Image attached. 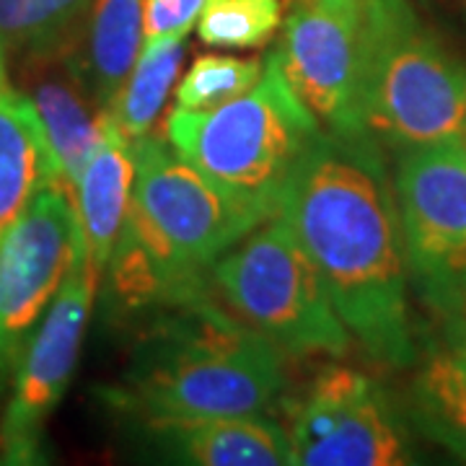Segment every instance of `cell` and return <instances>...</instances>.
I'll list each match as a JSON object with an SVG mask.
<instances>
[{"mask_svg":"<svg viewBox=\"0 0 466 466\" xmlns=\"http://www.w3.org/2000/svg\"><path fill=\"white\" fill-rule=\"evenodd\" d=\"M278 213L368 358L394 370L415 366L420 337L386 150L368 135L321 130L290 171Z\"/></svg>","mask_w":466,"mask_h":466,"instance_id":"6da1fadb","label":"cell"},{"mask_svg":"<svg viewBox=\"0 0 466 466\" xmlns=\"http://www.w3.org/2000/svg\"><path fill=\"white\" fill-rule=\"evenodd\" d=\"M122 379L99 397L133 422L265 415L285 394V355L218 296L171 309L133 332Z\"/></svg>","mask_w":466,"mask_h":466,"instance_id":"7a4b0ae2","label":"cell"},{"mask_svg":"<svg viewBox=\"0 0 466 466\" xmlns=\"http://www.w3.org/2000/svg\"><path fill=\"white\" fill-rule=\"evenodd\" d=\"M358 122L391 153L464 133L466 60L415 0H363Z\"/></svg>","mask_w":466,"mask_h":466,"instance_id":"3957f363","label":"cell"},{"mask_svg":"<svg viewBox=\"0 0 466 466\" xmlns=\"http://www.w3.org/2000/svg\"><path fill=\"white\" fill-rule=\"evenodd\" d=\"M321 135L285 78L275 50L247 94L216 109H168L164 137L171 148L265 218L280 208L283 187L306 148Z\"/></svg>","mask_w":466,"mask_h":466,"instance_id":"277c9868","label":"cell"},{"mask_svg":"<svg viewBox=\"0 0 466 466\" xmlns=\"http://www.w3.org/2000/svg\"><path fill=\"white\" fill-rule=\"evenodd\" d=\"M210 283L218 300L285 358H342L352 348L317 267L280 213L220 254Z\"/></svg>","mask_w":466,"mask_h":466,"instance_id":"5b68a950","label":"cell"},{"mask_svg":"<svg viewBox=\"0 0 466 466\" xmlns=\"http://www.w3.org/2000/svg\"><path fill=\"white\" fill-rule=\"evenodd\" d=\"M410 293L438 321L466 317V150L461 137L394 153Z\"/></svg>","mask_w":466,"mask_h":466,"instance_id":"8992f818","label":"cell"},{"mask_svg":"<svg viewBox=\"0 0 466 466\" xmlns=\"http://www.w3.org/2000/svg\"><path fill=\"white\" fill-rule=\"evenodd\" d=\"M300 466H401L415 461L410 420L373 376L321 366L299 394L280 397Z\"/></svg>","mask_w":466,"mask_h":466,"instance_id":"52a82bcc","label":"cell"},{"mask_svg":"<svg viewBox=\"0 0 466 466\" xmlns=\"http://www.w3.org/2000/svg\"><path fill=\"white\" fill-rule=\"evenodd\" d=\"M81 257L84 236L66 184L45 187L0 236V386H11L34 329Z\"/></svg>","mask_w":466,"mask_h":466,"instance_id":"ba28073f","label":"cell"},{"mask_svg":"<svg viewBox=\"0 0 466 466\" xmlns=\"http://www.w3.org/2000/svg\"><path fill=\"white\" fill-rule=\"evenodd\" d=\"M133 158L130 208L189 265L210 269L220 254L267 220L184 161L167 137L135 140Z\"/></svg>","mask_w":466,"mask_h":466,"instance_id":"9c48e42d","label":"cell"},{"mask_svg":"<svg viewBox=\"0 0 466 466\" xmlns=\"http://www.w3.org/2000/svg\"><path fill=\"white\" fill-rule=\"evenodd\" d=\"M96 290L99 283L88 272L84 254L34 329L14 370L11 400L0 417V453L8 464L42 461L45 431L78 366Z\"/></svg>","mask_w":466,"mask_h":466,"instance_id":"30bf717a","label":"cell"},{"mask_svg":"<svg viewBox=\"0 0 466 466\" xmlns=\"http://www.w3.org/2000/svg\"><path fill=\"white\" fill-rule=\"evenodd\" d=\"M272 50L321 130L363 135L358 122L363 0H285L280 42Z\"/></svg>","mask_w":466,"mask_h":466,"instance_id":"8fae6325","label":"cell"},{"mask_svg":"<svg viewBox=\"0 0 466 466\" xmlns=\"http://www.w3.org/2000/svg\"><path fill=\"white\" fill-rule=\"evenodd\" d=\"M96 293L104 319L125 332H135L171 309L216 296L210 269L189 265L133 208L116 236Z\"/></svg>","mask_w":466,"mask_h":466,"instance_id":"7c38bea8","label":"cell"},{"mask_svg":"<svg viewBox=\"0 0 466 466\" xmlns=\"http://www.w3.org/2000/svg\"><path fill=\"white\" fill-rule=\"evenodd\" d=\"M18 60V91L32 101L60 167V177L67 189H73L101 143L106 109L88 88L84 67L76 55V42L60 50L24 55Z\"/></svg>","mask_w":466,"mask_h":466,"instance_id":"4fadbf2b","label":"cell"},{"mask_svg":"<svg viewBox=\"0 0 466 466\" xmlns=\"http://www.w3.org/2000/svg\"><path fill=\"white\" fill-rule=\"evenodd\" d=\"M164 461L187 466H288L293 446L285 425L265 415L168 417L135 422Z\"/></svg>","mask_w":466,"mask_h":466,"instance_id":"5bb4252c","label":"cell"},{"mask_svg":"<svg viewBox=\"0 0 466 466\" xmlns=\"http://www.w3.org/2000/svg\"><path fill=\"white\" fill-rule=\"evenodd\" d=\"M106 109V106H104ZM135 158L133 143L122 135L106 112L101 143L76 179L70 195L76 218L84 236V254L88 272L99 283L109 254L133 202Z\"/></svg>","mask_w":466,"mask_h":466,"instance_id":"9a60e30c","label":"cell"},{"mask_svg":"<svg viewBox=\"0 0 466 466\" xmlns=\"http://www.w3.org/2000/svg\"><path fill=\"white\" fill-rule=\"evenodd\" d=\"M404 415L417 433L466 461V345L446 337L420 345Z\"/></svg>","mask_w":466,"mask_h":466,"instance_id":"2e32d148","label":"cell"},{"mask_svg":"<svg viewBox=\"0 0 466 466\" xmlns=\"http://www.w3.org/2000/svg\"><path fill=\"white\" fill-rule=\"evenodd\" d=\"M50 184H66L32 101L14 86L0 88V236Z\"/></svg>","mask_w":466,"mask_h":466,"instance_id":"e0dca14e","label":"cell"},{"mask_svg":"<svg viewBox=\"0 0 466 466\" xmlns=\"http://www.w3.org/2000/svg\"><path fill=\"white\" fill-rule=\"evenodd\" d=\"M143 47V0H94L76 39L88 88L101 106L115 99Z\"/></svg>","mask_w":466,"mask_h":466,"instance_id":"ac0fdd59","label":"cell"},{"mask_svg":"<svg viewBox=\"0 0 466 466\" xmlns=\"http://www.w3.org/2000/svg\"><path fill=\"white\" fill-rule=\"evenodd\" d=\"M184 52V39H158L143 45L122 88L106 104L109 116L130 143L153 133V125L182 70Z\"/></svg>","mask_w":466,"mask_h":466,"instance_id":"d6986e66","label":"cell"},{"mask_svg":"<svg viewBox=\"0 0 466 466\" xmlns=\"http://www.w3.org/2000/svg\"><path fill=\"white\" fill-rule=\"evenodd\" d=\"M94 0H0V42L5 55H36L78 39Z\"/></svg>","mask_w":466,"mask_h":466,"instance_id":"ffe728a7","label":"cell"},{"mask_svg":"<svg viewBox=\"0 0 466 466\" xmlns=\"http://www.w3.org/2000/svg\"><path fill=\"white\" fill-rule=\"evenodd\" d=\"M283 14V0H208L198 34L205 47L259 50L280 32Z\"/></svg>","mask_w":466,"mask_h":466,"instance_id":"44dd1931","label":"cell"},{"mask_svg":"<svg viewBox=\"0 0 466 466\" xmlns=\"http://www.w3.org/2000/svg\"><path fill=\"white\" fill-rule=\"evenodd\" d=\"M265 57L236 55H198L177 88V104L182 109H216L226 101L247 94L259 81Z\"/></svg>","mask_w":466,"mask_h":466,"instance_id":"7402d4cb","label":"cell"},{"mask_svg":"<svg viewBox=\"0 0 466 466\" xmlns=\"http://www.w3.org/2000/svg\"><path fill=\"white\" fill-rule=\"evenodd\" d=\"M208 0H143V45L187 39Z\"/></svg>","mask_w":466,"mask_h":466,"instance_id":"603a6c76","label":"cell"},{"mask_svg":"<svg viewBox=\"0 0 466 466\" xmlns=\"http://www.w3.org/2000/svg\"><path fill=\"white\" fill-rule=\"evenodd\" d=\"M420 11H428L441 21H449L453 26L466 32V0H415Z\"/></svg>","mask_w":466,"mask_h":466,"instance_id":"cb8c5ba5","label":"cell"},{"mask_svg":"<svg viewBox=\"0 0 466 466\" xmlns=\"http://www.w3.org/2000/svg\"><path fill=\"white\" fill-rule=\"evenodd\" d=\"M441 337L466 345V317L451 319V321H441Z\"/></svg>","mask_w":466,"mask_h":466,"instance_id":"d4e9b609","label":"cell"},{"mask_svg":"<svg viewBox=\"0 0 466 466\" xmlns=\"http://www.w3.org/2000/svg\"><path fill=\"white\" fill-rule=\"evenodd\" d=\"M5 47H3V42H0V88L5 86Z\"/></svg>","mask_w":466,"mask_h":466,"instance_id":"484cf974","label":"cell"},{"mask_svg":"<svg viewBox=\"0 0 466 466\" xmlns=\"http://www.w3.org/2000/svg\"><path fill=\"white\" fill-rule=\"evenodd\" d=\"M461 146H464V150H466V125H464V133H461Z\"/></svg>","mask_w":466,"mask_h":466,"instance_id":"4316f807","label":"cell"}]
</instances>
